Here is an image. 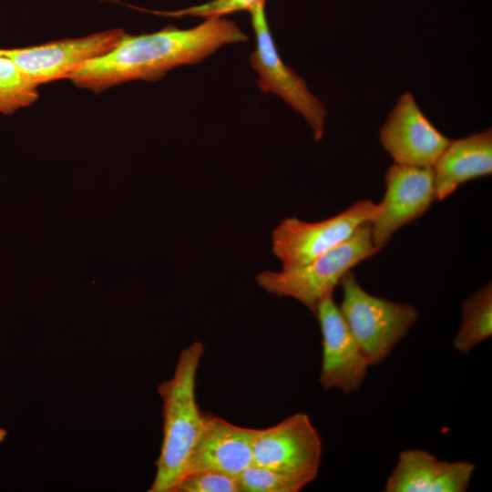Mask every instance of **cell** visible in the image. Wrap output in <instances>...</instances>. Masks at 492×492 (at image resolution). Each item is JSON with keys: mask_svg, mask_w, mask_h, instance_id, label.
<instances>
[{"mask_svg": "<svg viewBox=\"0 0 492 492\" xmlns=\"http://www.w3.org/2000/svg\"><path fill=\"white\" fill-rule=\"evenodd\" d=\"M203 351L200 342L183 349L173 377L158 386L163 402V439L149 492H173L186 474L204 422L196 400V374Z\"/></svg>", "mask_w": 492, "mask_h": 492, "instance_id": "obj_2", "label": "cell"}, {"mask_svg": "<svg viewBox=\"0 0 492 492\" xmlns=\"http://www.w3.org/2000/svg\"><path fill=\"white\" fill-rule=\"evenodd\" d=\"M264 4H259L250 11L256 39L250 61L258 74L257 85L262 92L279 96L301 114L313 129V138L320 141L323 137L326 108L309 90L305 80L282 60L269 26Z\"/></svg>", "mask_w": 492, "mask_h": 492, "instance_id": "obj_5", "label": "cell"}, {"mask_svg": "<svg viewBox=\"0 0 492 492\" xmlns=\"http://www.w3.org/2000/svg\"><path fill=\"white\" fill-rule=\"evenodd\" d=\"M315 316L323 335L322 386L336 388L344 394L357 391L365 378L369 363L333 302V294L320 302Z\"/></svg>", "mask_w": 492, "mask_h": 492, "instance_id": "obj_11", "label": "cell"}, {"mask_svg": "<svg viewBox=\"0 0 492 492\" xmlns=\"http://www.w3.org/2000/svg\"><path fill=\"white\" fill-rule=\"evenodd\" d=\"M173 492H241L238 479L217 471L202 470L186 474Z\"/></svg>", "mask_w": 492, "mask_h": 492, "instance_id": "obj_18", "label": "cell"}, {"mask_svg": "<svg viewBox=\"0 0 492 492\" xmlns=\"http://www.w3.org/2000/svg\"><path fill=\"white\" fill-rule=\"evenodd\" d=\"M241 492H298L307 481L251 464L237 477Z\"/></svg>", "mask_w": 492, "mask_h": 492, "instance_id": "obj_17", "label": "cell"}, {"mask_svg": "<svg viewBox=\"0 0 492 492\" xmlns=\"http://www.w3.org/2000/svg\"><path fill=\"white\" fill-rule=\"evenodd\" d=\"M379 140L395 164L422 168H433L450 142L410 92L399 97L379 131Z\"/></svg>", "mask_w": 492, "mask_h": 492, "instance_id": "obj_10", "label": "cell"}, {"mask_svg": "<svg viewBox=\"0 0 492 492\" xmlns=\"http://www.w3.org/2000/svg\"><path fill=\"white\" fill-rule=\"evenodd\" d=\"M265 3V0H211L210 2L191 5L185 9L175 11H152L147 10L158 15L182 17L185 15L209 17H222L230 14L248 11L250 12L259 4Z\"/></svg>", "mask_w": 492, "mask_h": 492, "instance_id": "obj_19", "label": "cell"}, {"mask_svg": "<svg viewBox=\"0 0 492 492\" xmlns=\"http://www.w3.org/2000/svg\"><path fill=\"white\" fill-rule=\"evenodd\" d=\"M252 464L308 483L318 475L322 441L305 414L297 413L281 423L253 429Z\"/></svg>", "mask_w": 492, "mask_h": 492, "instance_id": "obj_7", "label": "cell"}, {"mask_svg": "<svg viewBox=\"0 0 492 492\" xmlns=\"http://www.w3.org/2000/svg\"><path fill=\"white\" fill-rule=\"evenodd\" d=\"M462 323L453 343L455 348L467 354L474 346L492 334V286L487 283L462 305Z\"/></svg>", "mask_w": 492, "mask_h": 492, "instance_id": "obj_15", "label": "cell"}, {"mask_svg": "<svg viewBox=\"0 0 492 492\" xmlns=\"http://www.w3.org/2000/svg\"><path fill=\"white\" fill-rule=\"evenodd\" d=\"M475 466L446 462L424 450H405L386 480V492H464Z\"/></svg>", "mask_w": 492, "mask_h": 492, "instance_id": "obj_13", "label": "cell"}, {"mask_svg": "<svg viewBox=\"0 0 492 492\" xmlns=\"http://www.w3.org/2000/svg\"><path fill=\"white\" fill-rule=\"evenodd\" d=\"M384 180V196L370 222L373 241L380 249L400 228L423 216L436 200L433 168L394 163Z\"/></svg>", "mask_w": 492, "mask_h": 492, "instance_id": "obj_9", "label": "cell"}, {"mask_svg": "<svg viewBox=\"0 0 492 492\" xmlns=\"http://www.w3.org/2000/svg\"><path fill=\"white\" fill-rule=\"evenodd\" d=\"M343 300L340 312L369 365L389 356L418 318L415 307L374 296L364 291L354 273L341 281Z\"/></svg>", "mask_w": 492, "mask_h": 492, "instance_id": "obj_4", "label": "cell"}, {"mask_svg": "<svg viewBox=\"0 0 492 492\" xmlns=\"http://www.w3.org/2000/svg\"><path fill=\"white\" fill-rule=\"evenodd\" d=\"M375 213V203L359 200L320 221L286 218L272 232V252L282 269L303 265L346 241L360 226L371 222Z\"/></svg>", "mask_w": 492, "mask_h": 492, "instance_id": "obj_6", "label": "cell"}, {"mask_svg": "<svg viewBox=\"0 0 492 492\" xmlns=\"http://www.w3.org/2000/svg\"><path fill=\"white\" fill-rule=\"evenodd\" d=\"M7 432L5 429L0 428V443L6 437Z\"/></svg>", "mask_w": 492, "mask_h": 492, "instance_id": "obj_20", "label": "cell"}, {"mask_svg": "<svg viewBox=\"0 0 492 492\" xmlns=\"http://www.w3.org/2000/svg\"><path fill=\"white\" fill-rule=\"evenodd\" d=\"M37 97V86L12 60L0 56V113L13 114Z\"/></svg>", "mask_w": 492, "mask_h": 492, "instance_id": "obj_16", "label": "cell"}, {"mask_svg": "<svg viewBox=\"0 0 492 492\" xmlns=\"http://www.w3.org/2000/svg\"><path fill=\"white\" fill-rule=\"evenodd\" d=\"M248 40L233 21L222 17L206 18L189 29L169 26L150 34L126 33L112 50L87 63L70 79L96 93L128 81H155L177 67L200 63L225 45Z\"/></svg>", "mask_w": 492, "mask_h": 492, "instance_id": "obj_1", "label": "cell"}, {"mask_svg": "<svg viewBox=\"0 0 492 492\" xmlns=\"http://www.w3.org/2000/svg\"><path fill=\"white\" fill-rule=\"evenodd\" d=\"M433 171L437 200L446 199L467 181L491 175V128L450 140Z\"/></svg>", "mask_w": 492, "mask_h": 492, "instance_id": "obj_14", "label": "cell"}, {"mask_svg": "<svg viewBox=\"0 0 492 492\" xmlns=\"http://www.w3.org/2000/svg\"><path fill=\"white\" fill-rule=\"evenodd\" d=\"M126 32L120 28L40 46L0 49L36 86L70 77L89 61L112 50Z\"/></svg>", "mask_w": 492, "mask_h": 492, "instance_id": "obj_8", "label": "cell"}, {"mask_svg": "<svg viewBox=\"0 0 492 492\" xmlns=\"http://www.w3.org/2000/svg\"><path fill=\"white\" fill-rule=\"evenodd\" d=\"M381 250L374 243L367 222L346 241L313 261L280 272H261L256 282L270 293L299 301L315 315L320 302L333 294L343 276Z\"/></svg>", "mask_w": 492, "mask_h": 492, "instance_id": "obj_3", "label": "cell"}, {"mask_svg": "<svg viewBox=\"0 0 492 492\" xmlns=\"http://www.w3.org/2000/svg\"><path fill=\"white\" fill-rule=\"evenodd\" d=\"M252 433L253 428L239 426L204 413L203 427L186 474L212 470L237 478L252 464Z\"/></svg>", "mask_w": 492, "mask_h": 492, "instance_id": "obj_12", "label": "cell"}]
</instances>
